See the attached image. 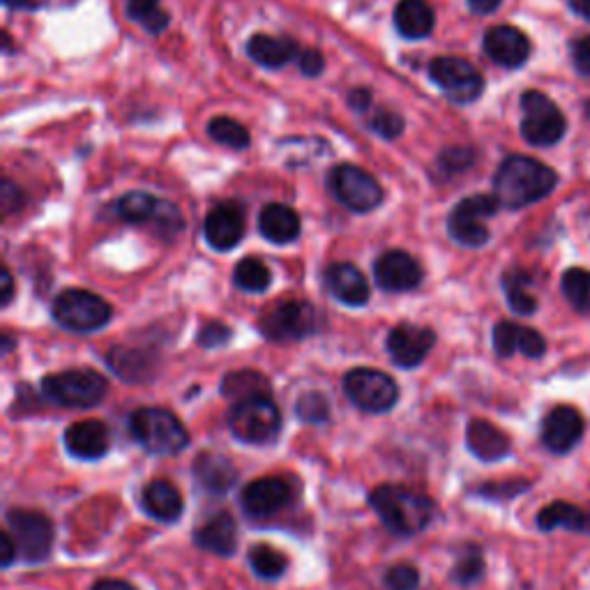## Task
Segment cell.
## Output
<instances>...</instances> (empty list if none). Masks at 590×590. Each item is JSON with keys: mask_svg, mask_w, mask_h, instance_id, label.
Masks as SVG:
<instances>
[{"mask_svg": "<svg viewBox=\"0 0 590 590\" xmlns=\"http://www.w3.org/2000/svg\"><path fill=\"white\" fill-rule=\"evenodd\" d=\"M369 127H371L373 131H377L379 137H383V139L392 141V139H397V137H399L401 131H404V120H401V116H399V114L383 109V112H377V114L371 116V120H369Z\"/></svg>", "mask_w": 590, "mask_h": 590, "instance_id": "44", "label": "cell"}, {"mask_svg": "<svg viewBox=\"0 0 590 590\" xmlns=\"http://www.w3.org/2000/svg\"><path fill=\"white\" fill-rule=\"evenodd\" d=\"M494 351L501 358L524 354L530 360H538L547 351V341L538 330L517 326L513 320H501L494 328Z\"/></svg>", "mask_w": 590, "mask_h": 590, "instance_id": "21", "label": "cell"}, {"mask_svg": "<svg viewBox=\"0 0 590 590\" xmlns=\"http://www.w3.org/2000/svg\"><path fill=\"white\" fill-rule=\"evenodd\" d=\"M434 10L426 0H399L394 8V25L397 31L409 40L429 38L434 31Z\"/></svg>", "mask_w": 590, "mask_h": 590, "instance_id": "28", "label": "cell"}, {"mask_svg": "<svg viewBox=\"0 0 590 590\" xmlns=\"http://www.w3.org/2000/svg\"><path fill=\"white\" fill-rule=\"evenodd\" d=\"M259 231L267 243L288 245L301 235V214L284 203H271L259 214Z\"/></svg>", "mask_w": 590, "mask_h": 590, "instance_id": "24", "label": "cell"}, {"mask_svg": "<svg viewBox=\"0 0 590 590\" xmlns=\"http://www.w3.org/2000/svg\"><path fill=\"white\" fill-rule=\"evenodd\" d=\"M538 528L547 533L556 528H566L572 533H590V513H586L579 505L556 501L540 509Z\"/></svg>", "mask_w": 590, "mask_h": 590, "instance_id": "30", "label": "cell"}, {"mask_svg": "<svg viewBox=\"0 0 590 590\" xmlns=\"http://www.w3.org/2000/svg\"><path fill=\"white\" fill-rule=\"evenodd\" d=\"M466 445L482 462H498L509 452V439L489 420H471L466 426Z\"/></svg>", "mask_w": 590, "mask_h": 590, "instance_id": "27", "label": "cell"}, {"mask_svg": "<svg viewBox=\"0 0 590 590\" xmlns=\"http://www.w3.org/2000/svg\"><path fill=\"white\" fill-rule=\"evenodd\" d=\"M233 337V330L224 324H218V320H212V324H206L199 335H197V341L199 346L203 348H218V346H224L229 339Z\"/></svg>", "mask_w": 590, "mask_h": 590, "instance_id": "46", "label": "cell"}, {"mask_svg": "<svg viewBox=\"0 0 590 590\" xmlns=\"http://www.w3.org/2000/svg\"><path fill=\"white\" fill-rule=\"evenodd\" d=\"M247 53L254 63H259L267 70H277L298 56L301 49L291 38L259 33L247 42Z\"/></svg>", "mask_w": 590, "mask_h": 590, "instance_id": "29", "label": "cell"}, {"mask_svg": "<svg viewBox=\"0 0 590 590\" xmlns=\"http://www.w3.org/2000/svg\"><path fill=\"white\" fill-rule=\"evenodd\" d=\"M526 487H528V485H524V482H517V485H503V487L489 485V487H482V494H487V496H498V494L507 492L509 496H513V494H517V492H521V489H526Z\"/></svg>", "mask_w": 590, "mask_h": 590, "instance_id": "53", "label": "cell"}, {"mask_svg": "<svg viewBox=\"0 0 590 590\" xmlns=\"http://www.w3.org/2000/svg\"><path fill=\"white\" fill-rule=\"evenodd\" d=\"M159 208V199L148 192H129L116 203L118 218L129 224H152Z\"/></svg>", "mask_w": 590, "mask_h": 590, "instance_id": "33", "label": "cell"}, {"mask_svg": "<svg viewBox=\"0 0 590 590\" xmlns=\"http://www.w3.org/2000/svg\"><path fill=\"white\" fill-rule=\"evenodd\" d=\"M429 78L454 104H471L485 93V78L464 59L443 56L429 63Z\"/></svg>", "mask_w": 590, "mask_h": 590, "instance_id": "12", "label": "cell"}, {"mask_svg": "<svg viewBox=\"0 0 590 590\" xmlns=\"http://www.w3.org/2000/svg\"><path fill=\"white\" fill-rule=\"evenodd\" d=\"M129 432L146 452L162 454V457H171L190 445V432L180 418L157 407L134 411L129 415Z\"/></svg>", "mask_w": 590, "mask_h": 590, "instance_id": "3", "label": "cell"}, {"mask_svg": "<svg viewBox=\"0 0 590 590\" xmlns=\"http://www.w3.org/2000/svg\"><path fill=\"white\" fill-rule=\"evenodd\" d=\"M570 56L577 72L590 76V35H581L570 42Z\"/></svg>", "mask_w": 590, "mask_h": 590, "instance_id": "47", "label": "cell"}, {"mask_svg": "<svg viewBox=\"0 0 590 590\" xmlns=\"http://www.w3.org/2000/svg\"><path fill=\"white\" fill-rule=\"evenodd\" d=\"M505 295H507V303L513 307L517 314L521 316H530L538 309V298L528 291V280L526 275L513 273L505 277Z\"/></svg>", "mask_w": 590, "mask_h": 590, "instance_id": "39", "label": "cell"}, {"mask_svg": "<svg viewBox=\"0 0 590 590\" xmlns=\"http://www.w3.org/2000/svg\"><path fill=\"white\" fill-rule=\"evenodd\" d=\"M333 197L354 212H371L383 203V187L369 171L356 165H339L328 176Z\"/></svg>", "mask_w": 590, "mask_h": 590, "instance_id": "9", "label": "cell"}, {"mask_svg": "<svg viewBox=\"0 0 590 590\" xmlns=\"http://www.w3.org/2000/svg\"><path fill=\"white\" fill-rule=\"evenodd\" d=\"M558 185V176L540 159L526 155H509L494 178V197L501 206L519 210L547 199Z\"/></svg>", "mask_w": 590, "mask_h": 590, "instance_id": "1", "label": "cell"}, {"mask_svg": "<svg viewBox=\"0 0 590 590\" xmlns=\"http://www.w3.org/2000/svg\"><path fill=\"white\" fill-rule=\"evenodd\" d=\"M498 199L492 194H475L452 208L447 218V231L464 247H482L489 240L485 220L498 212Z\"/></svg>", "mask_w": 590, "mask_h": 590, "instance_id": "10", "label": "cell"}, {"mask_svg": "<svg viewBox=\"0 0 590 590\" xmlns=\"http://www.w3.org/2000/svg\"><path fill=\"white\" fill-rule=\"evenodd\" d=\"M583 436V418L572 407H556L542 420V443L554 454L570 452Z\"/></svg>", "mask_w": 590, "mask_h": 590, "instance_id": "18", "label": "cell"}, {"mask_svg": "<svg viewBox=\"0 0 590 590\" xmlns=\"http://www.w3.org/2000/svg\"><path fill=\"white\" fill-rule=\"evenodd\" d=\"M482 572H485V558H482V549L475 545L464 547V551L460 554L457 562H454V568H452V579L462 586H471L482 577Z\"/></svg>", "mask_w": 590, "mask_h": 590, "instance_id": "40", "label": "cell"}, {"mask_svg": "<svg viewBox=\"0 0 590 590\" xmlns=\"http://www.w3.org/2000/svg\"><path fill=\"white\" fill-rule=\"evenodd\" d=\"M8 528L23 562H42L53 549V526L35 509L14 507L8 513Z\"/></svg>", "mask_w": 590, "mask_h": 590, "instance_id": "11", "label": "cell"}, {"mask_svg": "<svg viewBox=\"0 0 590 590\" xmlns=\"http://www.w3.org/2000/svg\"><path fill=\"white\" fill-rule=\"evenodd\" d=\"M503 0H468V8L475 14H492L501 8Z\"/></svg>", "mask_w": 590, "mask_h": 590, "instance_id": "51", "label": "cell"}, {"mask_svg": "<svg viewBox=\"0 0 590 590\" xmlns=\"http://www.w3.org/2000/svg\"><path fill=\"white\" fill-rule=\"evenodd\" d=\"M197 485L214 496L226 494L238 480L235 466L218 452H203L194 460Z\"/></svg>", "mask_w": 590, "mask_h": 590, "instance_id": "25", "label": "cell"}, {"mask_svg": "<svg viewBox=\"0 0 590 590\" xmlns=\"http://www.w3.org/2000/svg\"><path fill=\"white\" fill-rule=\"evenodd\" d=\"M373 277L383 291L401 293L415 288L422 282V267L411 254L392 250L373 263Z\"/></svg>", "mask_w": 590, "mask_h": 590, "instance_id": "17", "label": "cell"}, {"mask_svg": "<svg viewBox=\"0 0 590 590\" xmlns=\"http://www.w3.org/2000/svg\"><path fill=\"white\" fill-rule=\"evenodd\" d=\"M53 318L72 333H95L109 324L114 309L97 293L84 288H67L53 301Z\"/></svg>", "mask_w": 590, "mask_h": 590, "instance_id": "6", "label": "cell"}, {"mask_svg": "<svg viewBox=\"0 0 590 590\" xmlns=\"http://www.w3.org/2000/svg\"><path fill=\"white\" fill-rule=\"evenodd\" d=\"M12 295H14V282H12V273L8 271V267H3V298H0V303H3L6 307L12 303Z\"/></svg>", "mask_w": 590, "mask_h": 590, "instance_id": "54", "label": "cell"}, {"mask_svg": "<svg viewBox=\"0 0 590 590\" xmlns=\"http://www.w3.org/2000/svg\"><path fill=\"white\" fill-rule=\"evenodd\" d=\"M369 505L381 517L383 526L401 538L420 535L434 519L432 498L399 485L377 487L369 494Z\"/></svg>", "mask_w": 590, "mask_h": 590, "instance_id": "2", "label": "cell"}, {"mask_svg": "<svg viewBox=\"0 0 590 590\" xmlns=\"http://www.w3.org/2000/svg\"><path fill=\"white\" fill-rule=\"evenodd\" d=\"M42 392L63 409H93L109 392V383L93 369H67L44 377Z\"/></svg>", "mask_w": 590, "mask_h": 590, "instance_id": "5", "label": "cell"}, {"mask_svg": "<svg viewBox=\"0 0 590 590\" xmlns=\"http://www.w3.org/2000/svg\"><path fill=\"white\" fill-rule=\"evenodd\" d=\"M152 226H155V231L159 235H162V238H176L182 231L185 220H182L180 210L173 203L159 201V208H157V214H155V220H152Z\"/></svg>", "mask_w": 590, "mask_h": 590, "instance_id": "42", "label": "cell"}, {"mask_svg": "<svg viewBox=\"0 0 590 590\" xmlns=\"http://www.w3.org/2000/svg\"><path fill=\"white\" fill-rule=\"evenodd\" d=\"M127 17L141 23L150 33H162L171 17L159 8V0H127Z\"/></svg>", "mask_w": 590, "mask_h": 590, "instance_id": "38", "label": "cell"}, {"mask_svg": "<svg viewBox=\"0 0 590 590\" xmlns=\"http://www.w3.org/2000/svg\"><path fill=\"white\" fill-rule=\"evenodd\" d=\"M521 137L538 148L556 146L568 131V120L558 106L540 91L521 95Z\"/></svg>", "mask_w": 590, "mask_h": 590, "instance_id": "7", "label": "cell"}, {"mask_svg": "<svg viewBox=\"0 0 590 590\" xmlns=\"http://www.w3.org/2000/svg\"><path fill=\"white\" fill-rule=\"evenodd\" d=\"M231 434L250 445H271L282 434V413L271 397L235 401L229 413Z\"/></svg>", "mask_w": 590, "mask_h": 590, "instance_id": "4", "label": "cell"}, {"mask_svg": "<svg viewBox=\"0 0 590 590\" xmlns=\"http://www.w3.org/2000/svg\"><path fill=\"white\" fill-rule=\"evenodd\" d=\"M473 159L475 157H473V150L471 148L457 146V148L443 150L439 162H441V167H443L445 173H460V171H464V169H468L473 165Z\"/></svg>", "mask_w": 590, "mask_h": 590, "instance_id": "45", "label": "cell"}, {"mask_svg": "<svg viewBox=\"0 0 590 590\" xmlns=\"http://www.w3.org/2000/svg\"><path fill=\"white\" fill-rule=\"evenodd\" d=\"M250 566L256 577L265 581H275L282 579L284 572L288 570V558L271 545H254L250 549Z\"/></svg>", "mask_w": 590, "mask_h": 590, "instance_id": "34", "label": "cell"}, {"mask_svg": "<svg viewBox=\"0 0 590 590\" xmlns=\"http://www.w3.org/2000/svg\"><path fill=\"white\" fill-rule=\"evenodd\" d=\"M485 53L496 65L517 70L530 56V40L515 25H494L485 35Z\"/></svg>", "mask_w": 590, "mask_h": 590, "instance_id": "19", "label": "cell"}, {"mask_svg": "<svg viewBox=\"0 0 590 590\" xmlns=\"http://www.w3.org/2000/svg\"><path fill=\"white\" fill-rule=\"evenodd\" d=\"M208 134H210V139H214L226 148H233V150H245L250 146L247 127L240 125L238 120H233L229 116L212 118L208 125Z\"/></svg>", "mask_w": 590, "mask_h": 590, "instance_id": "37", "label": "cell"}, {"mask_svg": "<svg viewBox=\"0 0 590 590\" xmlns=\"http://www.w3.org/2000/svg\"><path fill=\"white\" fill-rule=\"evenodd\" d=\"M273 282V273L271 267H267L261 259L247 256L235 265L233 271V284L240 291H247V293H263L267 286Z\"/></svg>", "mask_w": 590, "mask_h": 590, "instance_id": "35", "label": "cell"}, {"mask_svg": "<svg viewBox=\"0 0 590 590\" xmlns=\"http://www.w3.org/2000/svg\"><path fill=\"white\" fill-rule=\"evenodd\" d=\"M586 114L590 116V99H588V104H586Z\"/></svg>", "mask_w": 590, "mask_h": 590, "instance_id": "57", "label": "cell"}, {"mask_svg": "<svg viewBox=\"0 0 590 590\" xmlns=\"http://www.w3.org/2000/svg\"><path fill=\"white\" fill-rule=\"evenodd\" d=\"M298 65H301L305 76H318L320 72H324L326 61H324V56H320V51L305 49L298 53Z\"/></svg>", "mask_w": 590, "mask_h": 590, "instance_id": "48", "label": "cell"}, {"mask_svg": "<svg viewBox=\"0 0 590 590\" xmlns=\"http://www.w3.org/2000/svg\"><path fill=\"white\" fill-rule=\"evenodd\" d=\"M348 106H351V109H356L358 114H365L371 106V91H367V88L351 91V93H348Z\"/></svg>", "mask_w": 590, "mask_h": 590, "instance_id": "49", "label": "cell"}, {"mask_svg": "<svg viewBox=\"0 0 590 590\" xmlns=\"http://www.w3.org/2000/svg\"><path fill=\"white\" fill-rule=\"evenodd\" d=\"M344 392L365 413H388L399 399V388L386 371L358 367L344 377Z\"/></svg>", "mask_w": 590, "mask_h": 590, "instance_id": "8", "label": "cell"}, {"mask_svg": "<svg viewBox=\"0 0 590 590\" xmlns=\"http://www.w3.org/2000/svg\"><path fill=\"white\" fill-rule=\"evenodd\" d=\"M295 413L307 424H324L330 418V404L320 392H305L295 404Z\"/></svg>", "mask_w": 590, "mask_h": 590, "instance_id": "41", "label": "cell"}, {"mask_svg": "<svg viewBox=\"0 0 590 590\" xmlns=\"http://www.w3.org/2000/svg\"><path fill=\"white\" fill-rule=\"evenodd\" d=\"M383 583L388 590H415L420 586V572L407 562H397V566L388 568Z\"/></svg>", "mask_w": 590, "mask_h": 590, "instance_id": "43", "label": "cell"}, {"mask_svg": "<svg viewBox=\"0 0 590 590\" xmlns=\"http://www.w3.org/2000/svg\"><path fill=\"white\" fill-rule=\"evenodd\" d=\"M203 238L212 250L229 252L245 238V212L238 203L226 201L214 206L203 224Z\"/></svg>", "mask_w": 590, "mask_h": 590, "instance_id": "16", "label": "cell"}, {"mask_svg": "<svg viewBox=\"0 0 590 590\" xmlns=\"http://www.w3.org/2000/svg\"><path fill=\"white\" fill-rule=\"evenodd\" d=\"M91 590H137V588L127 581H120V579H99L93 583Z\"/></svg>", "mask_w": 590, "mask_h": 590, "instance_id": "52", "label": "cell"}, {"mask_svg": "<svg viewBox=\"0 0 590 590\" xmlns=\"http://www.w3.org/2000/svg\"><path fill=\"white\" fill-rule=\"evenodd\" d=\"M326 284L335 298L348 307H362L371 298L369 282L354 263H333L326 273Z\"/></svg>", "mask_w": 590, "mask_h": 590, "instance_id": "22", "label": "cell"}, {"mask_svg": "<svg viewBox=\"0 0 590 590\" xmlns=\"http://www.w3.org/2000/svg\"><path fill=\"white\" fill-rule=\"evenodd\" d=\"M436 344V333L432 328H422L413 324H399L390 330L386 348L397 367L413 369L424 362Z\"/></svg>", "mask_w": 590, "mask_h": 590, "instance_id": "14", "label": "cell"}, {"mask_svg": "<svg viewBox=\"0 0 590 590\" xmlns=\"http://www.w3.org/2000/svg\"><path fill=\"white\" fill-rule=\"evenodd\" d=\"M570 8L575 10V14L590 21V0H570Z\"/></svg>", "mask_w": 590, "mask_h": 590, "instance_id": "55", "label": "cell"}, {"mask_svg": "<svg viewBox=\"0 0 590 590\" xmlns=\"http://www.w3.org/2000/svg\"><path fill=\"white\" fill-rule=\"evenodd\" d=\"M65 447L72 457L82 462L102 460L112 447L109 429L102 420H82L67 426L65 432Z\"/></svg>", "mask_w": 590, "mask_h": 590, "instance_id": "20", "label": "cell"}, {"mask_svg": "<svg viewBox=\"0 0 590 590\" xmlns=\"http://www.w3.org/2000/svg\"><path fill=\"white\" fill-rule=\"evenodd\" d=\"M293 501V489L284 477H261L250 482L240 494V505L252 519H265Z\"/></svg>", "mask_w": 590, "mask_h": 590, "instance_id": "15", "label": "cell"}, {"mask_svg": "<svg viewBox=\"0 0 590 590\" xmlns=\"http://www.w3.org/2000/svg\"><path fill=\"white\" fill-rule=\"evenodd\" d=\"M259 328L271 341H301L316 330V309L305 301H286L267 309Z\"/></svg>", "mask_w": 590, "mask_h": 590, "instance_id": "13", "label": "cell"}, {"mask_svg": "<svg viewBox=\"0 0 590 590\" xmlns=\"http://www.w3.org/2000/svg\"><path fill=\"white\" fill-rule=\"evenodd\" d=\"M562 295H566L568 303L581 312L590 314V273L583 267H570V271L562 275L560 280Z\"/></svg>", "mask_w": 590, "mask_h": 590, "instance_id": "36", "label": "cell"}, {"mask_svg": "<svg viewBox=\"0 0 590 590\" xmlns=\"http://www.w3.org/2000/svg\"><path fill=\"white\" fill-rule=\"evenodd\" d=\"M109 367L127 383H144L150 379L148 356L131 351V348H114L109 354Z\"/></svg>", "mask_w": 590, "mask_h": 590, "instance_id": "32", "label": "cell"}, {"mask_svg": "<svg viewBox=\"0 0 590 590\" xmlns=\"http://www.w3.org/2000/svg\"><path fill=\"white\" fill-rule=\"evenodd\" d=\"M3 3L12 10H25V8H35L38 0H3Z\"/></svg>", "mask_w": 590, "mask_h": 590, "instance_id": "56", "label": "cell"}, {"mask_svg": "<svg viewBox=\"0 0 590 590\" xmlns=\"http://www.w3.org/2000/svg\"><path fill=\"white\" fill-rule=\"evenodd\" d=\"M144 509L155 521L173 524L180 519L185 503L178 487L169 480H152L141 496Z\"/></svg>", "mask_w": 590, "mask_h": 590, "instance_id": "26", "label": "cell"}, {"mask_svg": "<svg viewBox=\"0 0 590 590\" xmlns=\"http://www.w3.org/2000/svg\"><path fill=\"white\" fill-rule=\"evenodd\" d=\"M0 542H3V568H10L12 562L19 558V554H17V545H14V540H12L10 530L0 533Z\"/></svg>", "mask_w": 590, "mask_h": 590, "instance_id": "50", "label": "cell"}, {"mask_svg": "<svg viewBox=\"0 0 590 590\" xmlns=\"http://www.w3.org/2000/svg\"><path fill=\"white\" fill-rule=\"evenodd\" d=\"M194 545L214 556L231 558L238 551V526L229 513H218L194 530Z\"/></svg>", "mask_w": 590, "mask_h": 590, "instance_id": "23", "label": "cell"}, {"mask_svg": "<svg viewBox=\"0 0 590 590\" xmlns=\"http://www.w3.org/2000/svg\"><path fill=\"white\" fill-rule=\"evenodd\" d=\"M222 394L233 401H245L252 397H271V383L259 371L243 369L231 371L222 381Z\"/></svg>", "mask_w": 590, "mask_h": 590, "instance_id": "31", "label": "cell"}]
</instances>
